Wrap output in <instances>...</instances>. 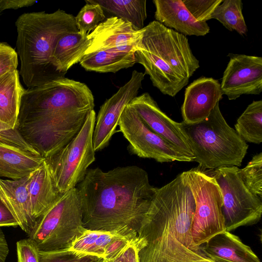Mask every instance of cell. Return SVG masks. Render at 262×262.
<instances>
[{
    "label": "cell",
    "instance_id": "f546056e",
    "mask_svg": "<svg viewBox=\"0 0 262 262\" xmlns=\"http://www.w3.org/2000/svg\"><path fill=\"white\" fill-rule=\"evenodd\" d=\"M39 262H91L97 257L73 251L69 248L52 251H39Z\"/></svg>",
    "mask_w": 262,
    "mask_h": 262
},
{
    "label": "cell",
    "instance_id": "e0dca14e",
    "mask_svg": "<svg viewBox=\"0 0 262 262\" xmlns=\"http://www.w3.org/2000/svg\"><path fill=\"white\" fill-rule=\"evenodd\" d=\"M156 21L185 36H205L210 31L206 22L196 20L182 0H154Z\"/></svg>",
    "mask_w": 262,
    "mask_h": 262
},
{
    "label": "cell",
    "instance_id": "7c38bea8",
    "mask_svg": "<svg viewBox=\"0 0 262 262\" xmlns=\"http://www.w3.org/2000/svg\"><path fill=\"white\" fill-rule=\"evenodd\" d=\"M221 88L229 100L243 95H259L262 92V58L245 54H230Z\"/></svg>",
    "mask_w": 262,
    "mask_h": 262
},
{
    "label": "cell",
    "instance_id": "484cf974",
    "mask_svg": "<svg viewBox=\"0 0 262 262\" xmlns=\"http://www.w3.org/2000/svg\"><path fill=\"white\" fill-rule=\"evenodd\" d=\"M235 130L246 142H262V101H253L237 120Z\"/></svg>",
    "mask_w": 262,
    "mask_h": 262
},
{
    "label": "cell",
    "instance_id": "5b68a950",
    "mask_svg": "<svg viewBox=\"0 0 262 262\" xmlns=\"http://www.w3.org/2000/svg\"><path fill=\"white\" fill-rule=\"evenodd\" d=\"M183 125L193 155L202 169L240 166L248 146L224 119L219 103L203 120Z\"/></svg>",
    "mask_w": 262,
    "mask_h": 262
},
{
    "label": "cell",
    "instance_id": "4316f807",
    "mask_svg": "<svg viewBox=\"0 0 262 262\" xmlns=\"http://www.w3.org/2000/svg\"><path fill=\"white\" fill-rule=\"evenodd\" d=\"M242 10V1L223 0L210 18L217 19L228 30L235 31L244 35L247 33L248 29Z\"/></svg>",
    "mask_w": 262,
    "mask_h": 262
},
{
    "label": "cell",
    "instance_id": "9a60e30c",
    "mask_svg": "<svg viewBox=\"0 0 262 262\" xmlns=\"http://www.w3.org/2000/svg\"><path fill=\"white\" fill-rule=\"evenodd\" d=\"M219 81L211 77H200L186 89L181 107L183 122L193 124L206 118L223 98Z\"/></svg>",
    "mask_w": 262,
    "mask_h": 262
},
{
    "label": "cell",
    "instance_id": "d590c367",
    "mask_svg": "<svg viewBox=\"0 0 262 262\" xmlns=\"http://www.w3.org/2000/svg\"><path fill=\"white\" fill-rule=\"evenodd\" d=\"M35 0H0V13L7 9H18L33 5Z\"/></svg>",
    "mask_w": 262,
    "mask_h": 262
},
{
    "label": "cell",
    "instance_id": "44dd1931",
    "mask_svg": "<svg viewBox=\"0 0 262 262\" xmlns=\"http://www.w3.org/2000/svg\"><path fill=\"white\" fill-rule=\"evenodd\" d=\"M45 158L0 142V177L16 180L38 168Z\"/></svg>",
    "mask_w": 262,
    "mask_h": 262
},
{
    "label": "cell",
    "instance_id": "8992f818",
    "mask_svg": "<svg viewBox=\"0 0 262 262\" xmlns=\"http://www.w3.org/2000/svg\"><path fill=\"white\" fill-rule=\"evenodd\" d=\"M86 230L78 190L75 187L59 194L36 220L28 236L39 251H52L69 248Z\"/></svg>",
    "mask_w": 262,
    "mask_h": 262
},
{
    "label": "cell",
    "instance_id": "836d02e7",
    "mask_svg": "<svg viewBox=\"0 0 262 262\" xmlns=\"http://www.w3.org/2000/svg\"><path fill=\"white\" fill-rule=\"evenodd\" d=\"M17 262H39L38 249L35 243L29 238L16 243Z\"/></svg>",
    "mask_w": 262,
    "mask_h": 262
},
{
    "label": "cell",
    "instance_id": "5bb4252c",
    "mask_svg": "<svg viewBox=\"0 0 262 262\" xmlns=\"http://www.w3.org/2000/svg\"><path fill=\"white\" fill-rule=\"evenodd\" d=\"M137 238L136 231L129 227L112 231L86 229L68 248L77 253L102 258L106 261Z\"/></svg>",
    "mask_w": 262,
    "mask_h": 262
},
{
    "label": "cell",
    "instance_id": "7402d4cb",
    "mask_svg": "<svg viewBox=\"0 0 262 262\" xmlns=\"http://www.w3.org/2000/svg\"><path fill=\"white\" fill-rule=\"evenodd\" d=\"M31 212L36 221L54 203L60 194L46 161L30 173L28 183Z\"/></svg>",
    "mask_w": 262,
    "mask_h": 262
},
{
    "label": "cell",
    "instance_id": "8d00e7d4",
    "mask_svg": "<svg viewBox=\"0 0 262 262\" xmlns=\"http://www.w3.org/2000/svg\"><path fill=\"white\" fill-rule=\"evenodd\" d=\"M18 224L6 206L0 199V227H18Z\"/></svg>",
    "mask_w": 262,
    "mask_h": 262
},
{
    "label": "cell",
    "instance_id": "ffe728a7",
    "mask_svg": "<svg viewBox=\"0 0 262 262\" xmlns=\"http://www.w3.org/2000/svg\"><path fill=\"white\" fill-rule=\"evenodd\" d=\"M138 45L123 46L86 54L79 63L88 71L116 73L136 63L135 52Z\"/></svg>",
    "mask_w": 262,
    "mask_h": 262
},
{
    "label": "cell",
    "instance_id": "ba28073f",
    "mask_svg": "<svg viewBox=\"0 0 262 262\" xmlns=\"http://www.w3.org/2000/svg\"><path fill=\"white\" fill-rule=\"evenodd\" d=\"M186 173L195 203L192 239L200 247L226 231L222 212L223 196L215 179L200 168H192Z\"/></svg>",
    "mask_w": 262,
    "mask_h": 262
},
{
    "label": "cell",
    "instance_id": "30bf717a",
    "mask_svg": "<svg viewBox=\"0 0 262 262\" xmlns=\"http://www.w3.org/2000/svg\"><path fill=\"white\" fill-rule=\"evenodd\" d=\"M118 126L129 143L128 150L140 158L153 159L160 163L193 161L179 148L152 132L128 104L121 115Z\"/></svg>",
    "mask_w": 262,
    "mask_h": 262
},
{
    "label": "cell",
    "instance_id": "2e32d148",
    "mask_svg": "<svg viewBox=\"0 0 262 262\" xmlns=\"http://www.w3.org/2000/svg\"><path fill=\"white\" fill-rule=\"evenodd\" d=\"M143 28L135 30L132 25L116 17L107 18L89 34L90 45L85 55L123 46L137 45L143 35Z\"/></svg>",
    "mask_w": 262,
    "mask_h": 262
},
{
    "label": "cell",
    "instance_id": "277c9868",
    "mask_svg": "<svg viewBox=\"0 0 262 262\" xmlns=\"http://www.w3.org/2000/svg\"><path fill=\"white\" fill-rule=\"evenodd\" d=\"M152 85L163 94L175 96L200 67L186 36L156 20L143 28L135 52Z\"/></svg>",
    "mask_w": 262,
    "mask_h": 262
},
{
    "label": "cell",
    "instance_id": "cb8c5ba5",
    "mask_svg": "<svg viewBox=\"0 0 262 262\" xmlns=\"http://www.w3.org/2000/svg\"><path fill=\"white\" fill-rule=\"evenodd\" d=\"M91 40L88 35H81L79 31L63 35L57 41L52 54V63L58 72L66 74L74 64L80 62Z\"/></svg>",
    "mask_w": 262,
    "mask_h": 262
},
{
    "label": "cell",
    "instance_id": "f35d334b",
    "mask_svg": "<svg viewBox=\"0 0 262 262\" xmlns=\"http://www.w3.org/2000/svg\"><path fill=\"white\" fill-rule=\"evenodd\" d=\"M91 262H104V260L102 258H97V259L92 261Z\"/></svg>",
    "mask_w": 262,
    "mask_h": 262
},
{
    "label": "cell",
    "instance_id": "8fae6325",
    "mask_svg": "<svg viewBox=\"0 0 262 262\" xmlns=\"http://www.w3.org/2000/svg\"><path fill=\"white\" fill-rule=\"evenodd\" d=\"M142 72L134 70L130 79L100 106L93 135L94 150L105 147L116 132L119 119L124 108L136 96L144 79Z\"/></svg>",
    "mask_w": 262,
    "mask_h": 262
},
{
    "label": "cell",
    "instance_id": "d6a6232c",
    "mask_svg": "<svg viewBox=\"0 0 262 262\" xmlns=\"http://www.w3.org/2000/svg\"><path fill=\"white\" fill-rule=\"evenodd\" d=\"M18 64L16 50L6 42H0V76L16 70Z\"/></svg>",
    "mask_w": 262,
    "mask_h": 262
},
{
    "label": "cell",
    "instance_id": "6da1fadb",
    "mask_svg": "<svg viewBox=\"0 0 262 262\" xmlns=\"http://www.w3.org/2000/svg\"><path fill=\"white\" fill-rule=\"evenodd\" d=\"M195 208L186 171L157 188L137 231L140 262H213L193 242Z\"/></svg>",
    "mask_w": 262,
    "mask_h": 262
},
{
    "label": "cell",
    "instance_id": "f1b7e54d",
    "mask_svg": "<svg viewBox=\"0 0 262 262\" xmlns=\"http://www.w3.org/2000/svg\"><path fill=\"white\" fill-rule=\"evenodd\" d=\"M239 174L246 187L262 199V152L255 155L246 167L239 169Z\"/></svg>",
    "mask_w": 262,
    "mask_h": 262
},
{
    "label": "cell",
    "instance_id": "7a4b0ae2",
    "mask_svg": "<svg viewBox=\"0 0 262 262\" xmlns=\"http://www.w3.org/2000/svg\"><path fill=\"white\" fill-rule=\"evenodd\" d=\"M76 188L85 229L112 231L129 227L136 232L157 189L150 184L147 172L136 165L107 171L88 169Z\"/></svg>",
    "mask_w": 262,
    "mask_h": 262
},
{
    "label": "cell",
    "instance_id": "603a6c76",
    "mask_svg": "<svg viewBox=\"0 0 262 262\" xmlns=\"http://www.w3.org/2000/svg\"><path fill=\"white\" fill-rule=\"evenodd\" d=\"M25 91L17 69L0 76V121L16 127L21 97Z\"/></svg>",
    "mask_w": 262,
    "mask_h": 262
},
{
    "label": "cell",
    "instance_id": "e575fe53",
    "mask_svg": "<svg viewBox=\"0 0 262 262\" xmlns=\"http://www.w3.org/2000/svg\"><path fill=\"white\" fill-rule=\"evenodd\" d=\"M137 240V238L127 244L112 258L104 262H140Z\"/></svg>",
    "mask_w": 262,
    "mask_h": 262
},
{
    "label": "cell",
    "instance_id": "74e56055",
    "mask_svg": "<svg viewBox=\"0 0 262 262\" xmlns=\"http://www.w3.org/2000/svg\"><path fill=\"white\" fill-rule=\"evenodd\" d=\"M9 249L5 235L0 229V262H6Z\"/></svg>",
    "mask_w": 262,
    "mask_h": 262
},
{
    "label": "cell",
    "instance_id": "83f0119b",
    "mask_svg": "<svg viewBox=\"0 0 262 262\" xmlns=\"http://www.w3.org/2000/svg\"><path fill=\"white\" fill-rule=\"evenodd\" d=\"M85 2L86 4L75 17L77 28L79 32L84 36L89 34L105 18L104 10L99 5L90 0H85Z\"/></svg>",
    "mask_w": 262,
    "mask_h": 262
},
{
    "label": "cell",
    "instance_id": "9c48e42d",
    "mask_svg": "<svg viewBox=\"0 0 262 262\" xmlns=\"http://www.w3.org/2000/svg\"><path fill=\"white\" fill-rule=\"evenodd\" d=\"M207 173L215 179L220 188L226 231L230 232L242 226L254 225L260 221L262 199L246 187L238 167H220Z\"/></svg>",
    "mask_w": 262,
    "mask_h": 262
},
{
    "label": "cell",
    "instance_id": "4dcf8cb0",
    "mask_svg": "<svg viewBox=\"0 0 262 262\" xmlns=\"http://www.w3.org/2000/svg\"><path fill=\"white\" fill-rule=\"evenodd\" d=\"M192 16L198 21L206 22L223 0H182Z\"/></svg>",
    "mask_w": 262,
    "mask_h": 262
},
{
    "label": "cell",
    "instance_id": "4fadbf2b",
    "mask_svg": "<svg viewBox=\"0 0 262 262\" xmlns=\"http://www.w3.org/2000/svg\"><path fill=\"white\" fill-rule=\"evenodd\" d=\"M155 133L179 148L193 161V155L183 122L170 119L159 108L148 93L136 96L128 104Z\"/></svg>",
    "mask_w": 262,
    "mask_h": 262
},
{
    "label": "cell",
    "instance_id": "ac0fdd59",
    "mask_svg": "<svg viewBox=\"0 0 262 262\" xmlns=\"http://www.w3.org/2000/svg\"><path fill=\"white\" fill-rule=\"evenodd\" d=\"M30 177V174L16 180L0 178V199L27 235L31 233L36 222L32 215L28 191Z\"/></svg>",
    "mask_w": 262,
    "mask_h": 262
},
{
    "label": "cell",
    "instance_id": "52a82bcc",
    "mask_svg": "<svg viewBox=\"0 0 262 262\" xmlns=\"http://www.w3.org/2000/svg\"><path fill=\"white\" fill-rule=\"evenodd\" d=\"M96 113L92 110L77 135L55 153L45 158L59 193L76 187L95 160L93 135Z\"/></svg>",
    "mask_w": 262,
    "mask_h": 262
},
{
    "label": "cell",
    "instance_id": "d4e9b609",
    "mask_svg": "<svg viewBox=\"0 0 262 262\" xmlns=\"http://www.w3.org/2000/svg\"><path fill=\"white\" fill-rule=\"evenodd\" d=\"M103 10L132 25L137 31L142 30L147 17L146 0H90Z\"/></svg>",
    "mask_w": 262,
    "mask_h": 262
},
{
    "label": "cell",
    "instance_id": "3957f363",
    "mask_svg": "<svg viewBox=\"0 0 262 262\" xmlns=\"http://www.w3.org/2000/svg\"><path fill=\"white\" fill-rule=\"evenodd\" d=\"M15 24L19 74L28 89L64 77L53 66L52 56L60 37L78 31L75 16L60 9L52 13L27 12L19 16Z\"/></svg>",
    "mask_w": 262,
    "mask_h": 262
},
{
    "label": "cell",
    "instance_id": "1f68e13d",
    "mask_svg": "<svg viewBox=\"0 0 262 262\" xmlns=\"http://www.w3.org/2000/svg\"><path fill=\"white\" fill-rule=\"evenodd\" d=\"M0 142L14 146L31 153L39 155L21 137L17 126L12 129L8 125L0 121Z\"/></svg>",
    "mask_w": 262,
    "mask_h": 262
},
{
    "label": "cell",
    "instance_id": "d6986e66",
    "mask_svg": "<svg viewBox=\"0 0 262 262\" xmlns=\"http://www.w3.org/2000/svg\"><path fill=\"white\" fill-rule=\"evenodd\" d=\"M200 247L213 262H260L249 246L227 231L214 236Z\"/></svg>",
    "mask_w": 262,
    "mask_h": 262
}]
</instances>
